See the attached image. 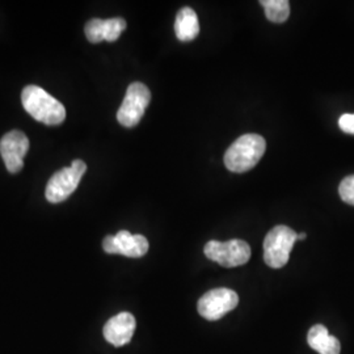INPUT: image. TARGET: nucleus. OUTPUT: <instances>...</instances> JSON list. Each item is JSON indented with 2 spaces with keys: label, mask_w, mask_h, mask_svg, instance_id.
<instances>
[{
  "label": "nucleus",
  "mask_w": 354,
  "mask_h": 354,
  "mask_svg": "<svg viewBox=\"0 0 354 354\" xmlns=\"http://www.w3.org/2000/svg\"><path fill=\"white\" fill-rule=\"evenodd\" d=\"M21 102L28 113L45 125H61L66 118L64 104L38 86H26L21 93Z\"/></svg>",
  "instance_id": "1"
},
{
  "label": "nucleus",
  "mask_w": 354,
  "mask_h": 354,
  "mask_svg": "<svg viewBox=\"0 0 354 354\" xmlns=\"http://www.w3.org/2000/svg\"><path fill=\"white\" fill-rule=\"evenodd\" d=\"M266 150V142L259 134H244L235 140L225 153V165L228 171L244 174L260 162Z\"/></svg>",
  "instance_id": "2"
},
{
  "label": "nucleus",
  "mask_w": 354,
  "mask_h": 354,
  "mask_svg": "<svg viewBox=\"0 0 354 354\" xmlns=\"http://www.w3.org/2000/svg\"><path fill=\"white\" fill-rule=\"evenodd\" d=\"M297 241V234L288 226L279 225L272 228L264 239V261L273 269L286 266L291 250Z\"/></svg>",
  "instance_id": "3"
},
{
  "label": "nucleus",
  "mask_w": 354,
  "mask_h": 354,
  "mask_svg": "<svg viewBox=\"0 0 354 354\" xmlns=\"http://www.w3.org/2000/svg\"><path fill=\"white\" fill-rule=\"evenodd\" d=\"M87 171L83 160H74L70 167L55 172L46 187V200L50 203H64L75 192Z\"/></svg>",
  "instance_id": "4"
},
{
  "label": "nucleus",
  "mask_w": 354,
  "mask_h": 354,
  "mask_svg": "<svg viewBox=\"0 0 354 354\" xmlns=\"http://www.w3.org/2000/svg\"><path fill=\"white\" fill-rule=\"evenodd\" d=\"M205 256L225 268L244 266L251 257V247L247 241L232 239L228 241H209L203 248Z\"/></svg>",
  "instance_id": "5"
},
{
  "label": "nucleus",
  "mask_w": 354,
  "mask_h": 354,
  "mask_svg": "<svg viewBox=\"0 0 354 354\" xmlns=\"http://www.w3.org/2000/svg\"><path fill=\"white\" fill-rule=\"evenodd\" d=\"M151 100V92L143 83L136 82L129 86L125 99L121 104L117 120L125 127H134L140 124Z\"/></svg>",
  "instance_id": "6"
},
{
  "label": "nucleus",
  "mask_w": 354,
  "mask_h": 354,
  "mask_svg": "<svg viewBox=\"0 0 354 354\" xmlns=\"http://www.w3.org/2000/svg\"><path fill=\"white\" fill-rule=\"evenodd\" d=\"M239 304L238 294L231 289L219 288L207 291L198 301V314L209 320L215 322L232 311Z\"/></svg>",
  "instance_id": "7"
},
{
  "label": "nucleus",
  "mask_w": 354,
  "mask_h": 354,
  "mask_svg": "<svg viewBox=\"0 0 354 354\" xmlns=\"http://www.w3.org/2000/svg\"><path fill=\"white\" fill-rule=\"evenodd\" d=\"M28 150H29V140L20 130H12L1 138L0 153L8 172L17 174L23 169L24 156Z\"/></svg>",
  "instance_id": "8"
},
{
  "label": "nucleus",
  "mask_w": 354,
  "mask_h": 354,
  "mask_svg": "<svg viewBox=\"0 0 354 354\" xmlns=\"http://www.w3.org/2000/svg\"><path fill=\"white\" fill-rule=\"evenodd\" d=\"M102 248L111 254H124L127 257H142L149 252V241L143 235H133L127 230L102 241Z\"/></svg>",
  "instance_id": "9"
},
{
  "label": "nucleus",
  "mask_w": 354,
  "mask_h": 354,
  "mask_svg": "<svg viewBox=\"0 0 354 354\" xmlns=\"http://www.w3.org/2000/svg\"><path fill=\"white\" fill-rule=\"evenodd\" d=\"M136 327V317L130 313H121L106 322L102 333L105 340L109 344L114 346H122L130 342Z\"/></svg>",
  "instance_id": "10"
},
{
  "label": "nucleus",
  "mask_w": 354,
  "mask_h": 354,
  "mask_svg": "<svg viewBox=\"0 0 354 354\" xmlns=\"http://www.w3.org/2000/svg\"><path fill=\"white\" fill-rule=\"evenodd\" d=\"M127 29V21L122 17L114 19H92L86 26V36L89 42L99 44L102 41L114 42L121 36V33Z\"/></svg>",
  "instance_id": "11"
},
{
  "label": "nucleus",
  "mask_w": 354,
  "mask_h": 354,
  "mask_svg": "<svg viewBox=\"0 0 354 354\" xmlns=\"http://www.w3.org/2000/svg\"><path fill=\"white\" fill-rule=\"evenodd\" d=\"M175 33L178 41L189 42L198 36L200 23L197 13L190 7H184L177 12Z\"/></svg>",
  "instance_id": "12"
},
{
  "label": "nucleus",
  "mask_w": 354,
  "mask_h": 354,
  "mask_svg": "<svg viewBox=\"0 0 354 354\" xmlns=\"http://www.w3.org/2000/svg\"><path fill=\"white\" fill-rule=\"evenodd\" d=\"M260 4L266 10V19L272 23L282 24L290 16V3L288 0H261Z\"/></svg>",
  "instance_id": "13"
},
{
  "label": "nucleus",
  "mask_w": 354,
  "mask_h": 354,
  "mask_svg": "<svg viewBox=\"0 0 354 354\" xmlns=\"http://www.w3.org/2000/svg\"><path fill=\"white\" fill-rule=\"evenodd\" d=\"M328 329L326 328L322 324H317L313 328L310 329L308 335H307V342L308 345L314 349V351H319V348L322 346V344L326 342V339L328 337Z\"/></svg>",
  "instance_id": "14"
},
{
  "label": "nucleus",
  "mask_w": 354,
  "mask_h": 354,
  "mask_svg": "<svg viewBox=\"0 0 354 354\" xmlns=\"http://www.w3.org/2000/svg\"><path fill=\"white\" fill-rule=\"evenodd\" d=\"M339 194L342 201L354 206V175L345 177L339 187Z\"/></svg>",
  "instance_id": "15"
},
{
  "label": "nucleus",
  "mask_w": 354,
  "mask_h": 354,
  "mask_svg": "<svg viewBox=\"0 0 354 354\" xmlns=\"http://www.w3.org/2000/svg\"><path fill=\"white\" fill-rule=\"evenodd\" d=\"M340 351H342L340 342L336 337L329 335L327 340L323 342V345L319 348L317 352L320 354H340Z\"/></svg>",
  "instance_id": "16"
},
{
  "label": "nucleus",
  "mask_w": 354,
  "mask_h": 354,
  "mask_svg": "<svg viewBox=\"0 0 354 354\" xmlns=\"http://www.w3.org/2000/svg\"><path fill=\"white\" fill-rule=\"evenodd\" d=\"M339 127L344 133L354 136V114H342L339 120Z\"/></svg>",
  "instance_id": "17"
},
{
  "label": "nucleus",
  "mask_w": 354,
  "mask_h": 354,
  "mask_svg": "<svg viewBox=\"0 0 354 354\" xmlns=\"http://www.w3.org/2000/svg\"><path fill=\"white\" fill-rule=\"evenodd\" d=\"M306 234L304 232H302V234H299V235H297V241H304L306 239Z\"/></svg>",
  "instance_id": "18"
}]
</instances>
